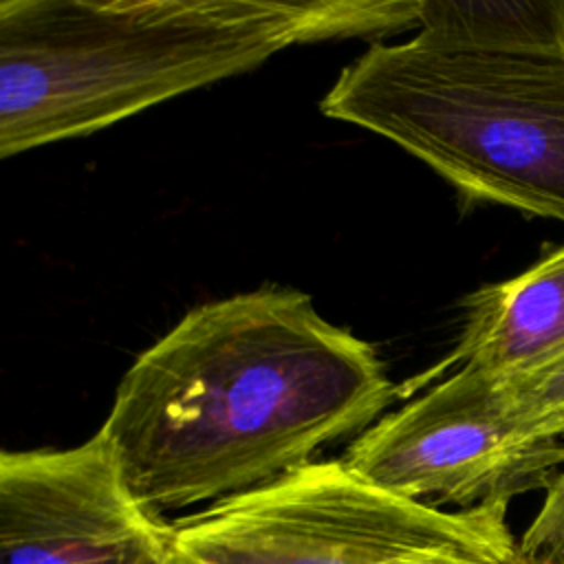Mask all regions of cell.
<instances>
[{
    "instance_id": "cell-1",
    "label": "cell",
    "mask_w": 564,
    "mask_h": 564,
    "mask_svg": "<svg viewBox=\"0 0 564 564\" xmlns=\"http://www.w3.org/2000/svg\"><path fill=\"white\" fill-rule=\"evenodd\" d=\"M377 350L295 289L187 311L121 377L99 432L156 516L269 485L392 403Z\"/></svg>"
},
{
    "instance_id": "cell-2",
    "label": "cell",
    "mask_w": 564,
    "mask_h": 564,
    "mask_svg": "<svg viewBox=\"0 0 564 564\" xmlns=\"http://www.w3.org/2000/svg\"><path fill=\"white\" fill-rule=\"evenodd\" d=\"M416 0H2L0 156L93 134L308 42L419 24Z\"/></svg>"
},
{
    "instance_id": "cell-3",
    "label": "cell",
    "mask_w": 564,
    "mask_h": 564,
    "mask_svg": "<svg viewBox=\"0 0 564 564\" xmlns=\"http://www.w3.org/2000/svg\"><path fill=\"white\" fill-rule=\"evenodd\" d=\"M430 165L465 198L564 223V55L372 44L319 104Z\"/></svg>"
},
{
    "instance_id": "cell-4",
    "label": "cell",
    "mask_w": 564,
    "mask_h": 564,
    "mask_svg": "<svg viewBox=\"0 0 564 564\" xmlns=\"http://www.w3.org/2000/svg\"><path fill=\"white\" fill-rule=\"evenodd\" d=\"M507 507L447 511L313 460L170 522L167 546L185 564H518Z\"/></svg>"
},
{
    "instance_id": "cell-5",
    "label": "cell",
    "mask_w": 564,
    "mask_h": 564,
    "mask_svg": "<svg viewBox=\"0 0 564 564\" xmlns=\"http://www.w3.org/2000/svg\"><path fill=\"white\" fill-rule=\"evenodd\" d=\"M344 463L399 496L469 509L549 489L564 443L524 432L491 375L458 368L355 436Z\"/></svg>"
},
{
    "instance_id": "cell-6",
    "label": "cell",
    "mask_w": 564,
    "mask_h": 564,
    "mask_svg": "<svg viewBox=\"0 0 564 564\" xmlns=\"http://www.w3.org/2000/svg\"><path fill=\"white\" fill-rule=\"evenodd\" d=\"M167 544L170 522L132 494L99 430L0 454V564H143Z\"/></svg>"
},
{
    "instance_id": "cell-7",
    "label": "cell",
    "mask_w": 564,
    "mask_h": 564,
    "mask_svg": "<svg viewBox=\"0 0 564 564\" xmlns=\"http://www.w3.org/2000/svg\"><path fill=\"white\" fill-rule=\"evenodd\" d=\"M564 355V242L509 280L465 297L463 326L438 368L518 375ZM434 368V370H438Z\"/></svg>"
},
{
    "instance_id": "cell-8",
    "label": "cell",
    "mask_w": 564,
    "mask_h": 564,
    "mask_svg": "<svg viewBox=\"0 0 564 564\" xmlns=\"http://www.w3.org/2000/svg\"><path fill=\"white\" fill-rule=\"evenodd\" d=\"M419 26L456 46L564 55V0H423Z\"/></svg>"
},
{
    "instance_id": "cell-9",
    "label": "cell",
    "mask_w": 564,
    "mask_h": 564,
    "mask_svg": "<svg viewBox=\"0 0 564 564\" xmlns=\"http://www.w3.org/2000/svg\"><path fill=\"white\" fill-rule=\"evenodd\" d=\"M491 377L502 408L524 432L564 438V355L527 372Z\"/></svg>"
},
{
    "instance_id": "cell-10",
    "label": "cell",
    "mask_w": 564,
    "mask_h": 564,
    "mask_svg": "<svg viewBox=\"0 0 564 564\" xmlns=\"http://www.w3.org/2000/svg\"><path fill=\"white\" fill-rule=\"evenodd\" d=\"M518 551L522 555H564V471H560L546 489L544 505L518 542Z\"/></svg>"
},
{
    "instance_id": "cell-11",
    "label": "cell",
    "mask_w": 564,
    "mask_h": 564,
    "mask_svg": "<svg viewBox=\"0 0 564 564\" xmlns=\"http://www.w3.org/2000/svg\"><path fill=\"white\" fill-rule=\"evenodd\" d=\"M518 564H564V555H553V553H535V555H522Z\"/></svg>"
},
{
    "instance_id": "cell-12",
    "label": "cell",
    "mask_w": 564,
    "mask_h": 564,
    "mask_svg": "<svg viewBox=\"0 0 564 564\" xmlns=\"http://www.w3.org/2000/svg\"><path fill=\"white\" fill-rule=\"evenodd\" d=\"M143 564H185V562H181V560L170 551V546H167V551L154 555L152 560H148V562H143Z\"/></svg>"
}]
</instances>
